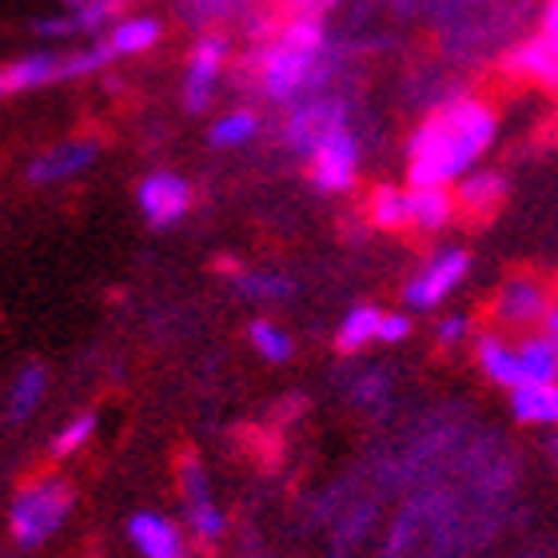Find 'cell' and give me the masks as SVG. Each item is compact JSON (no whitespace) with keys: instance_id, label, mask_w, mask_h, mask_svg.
<instances>
[{"instance_id":"5","label":"cell","mask_w":558,"mask_h":558,"mask_svg":"<svg viewBox=\"0 0 558 558\" xmlns=\"http://www.w3.org/2000/svg\"><path fill=\"white\" fill-rule=\"evenodd\" d=\"M307 180L319 196H348L351 187L360 184L363 172V140L351 129V117L339 120L336 129H327L315 140L312 151L303 156Z\"/></svg>"},{"instance_id":"31","label":"cell","mask_w":558,"mask_h":558,"mask_svg":"<svg viewBox=\"0 0 558 558\" xmlns=\"http://www.w3.org/2000/svg\"><path fill=\"white\" fill-rule=\"evenodd\" d=\"M84 0H60V9H81Z\"/></svg>"},{"instance_id":"11","label":"cell","mask_w":558,"mask_h":558,"mask_svg":"<svg viewBox=\"0 0 558 558\" xmlns=\"http://www.w3.org/2000/svg\"><path fill=\"white\" fill-rule=\"evenodd\" d=\"M105 156V140L93 136V132H76V136H64L57 144H48L24 163V184L45 192V187H64L72 180L88 175Z\"/></svg>"},{"instance_id":"4","label":"cell","mask_w":558,"mask_h":558,"mask_svg":"<svg viewBox=\"0 0 558 558\" xmlns=\"http://www.w3.org/2000/svg\"><path fill=\"white\" fill-rule=\"evenodd\" d=\"M76 514V483L64 471H40L12 490L9 535L21 550H45Z\"/></svg>"},{"instance_id":"6","label":"cell","mask_w":558,"mask_h":558,"mask_svg":"<svg viewBox=\"0 0 558 558\" xmlns=\"http://www.w3.org/2000/svg\"><path fill=\"white\" fill-rule=\"evenodd\" d=\"M228 60H232V36L223 28H199L184 57V76H180V105L187 117H208L211 112Z\"/></svg>"},{"instance_id":"22","label":"cell","mask_w":558,"mask_h":558,"mask_svg":"<svg viewBox=\"0 0 558 558\" xmlns=\"http://www.w3.org/2000/svg\"><path fill=\"white\" fill-rule=\"evenodd\" d=\"M244 339L268 367H283V363L295 360V336L271 315H252L244 327Z\"/></svg>"},{"instance_id":"18","label":"cell","mask_w":558,"mask_h":558,"mask_svg":"<svg viewBox=\"0 0 558 558\" xmlns=\"http://www.w3.org/2000/svg\"><path fill=\"white\" fill-rule=\"evenodd\" d=\"M451 192L454 204H459V216H490L507 199V175L478 163L475 172H466Z\"/></svg>"},{"instance_id":"1","label":"cell","mask_w":558,"mask_h":558,"mask_svg":"<svg viewBox=\"0 0 558 558\" xmlns=\"http://www.w3.org/2000/svg\"><path fill=\"white\" fill-rule=\"evenodd\" d=\"M499 140V108L487 96L454 93L418 120L408 140V184L454 187Z\"/></svg>"},{"instance_id":"28","label":"cell","mask_w":558,"mask_h":558,"mask_svg":"<svg viewBox=\"0 0 558 558\" xmlns=\"http://www.w3.org/2000/svg\"><path fill=\"white\" fill-rule=\"evenodd\" d=\"M28 33H33L36 40H45V45H57V40H81V33H76V21H72L69 9L33 16V21H28Z\"/></svg>"},{"instance_id":"7","label":"cell","mask_w":558,"mask_h":558,"mask_svg":"<svg viewBox=\"0 0 558 558\" xmlns=\"http://www.w3.org/2000/svg\"><path fill=\"white\" fill-rule=\"evenodd\" d=\"M175 490H180V511H184L187 535L196 538V547H220L228 535V514L220 507L211 471L199 454H184L175 466Z\"/></svg>"},{"instance_id":"9","label":"cell","mask_w":558,"mask_h":558,"mask_svg":"<svg viewBox=\"0 0 558 558\" xmlns=\"http://www.w3.org/2000/svg\"><path fill=\"white\" fill-rule=\"evenodd\" d=\"M558 291L550 288L543 276H511L502 279L499 291L487 303V319L499 331L523 336V331H538L547 324V312L555 307Z\"/></svg>"},{"instance_id":"26","label":"cell","mask_w":558,"mask_h":558,"mask_svg":"<svg viewBox=\"0 0 558 558\" xmlns=\"http://www.w3.org/2000/svg\"><path fill=\"white\" fill-rule=\"evenodd\" d=\"M129 9V0H84L81 9H69L72 21H76V33L81 40H96V36L108 33V24L120 21Z\"/></svg>"},{"instance_id":"32","label":"cell","mask_w":558,"mask_h":558,"mask_svg":"<svg viewBox=\"0 0 558 558\" xmlns=\"http://www.w3.org/2000/svg\"><path fill=\"white\" fill-rule=\"evenodd\" d=\"M555 93H558V84H555Z\"/></svg>"},{"instance_id":"25","label":"cell","mask_w":558,"mask_h":558,"mask_svg":"<svg viewBox=\"0 0 558 558\" xmlns=\"http://www.w3.org/2000/svg\"><path fill=\"white\" fill-rule=\"evenodd\" d=\"M367 220L379 232H408V187L375 184L367 196Z\"/></svg>"},{"instance_id":"29","label":"cell","mask_w":558,"mask_h":558,"mask_svg":"<svg viewBox=\"0 0 558 558\" xmlns=\"http://www.w3.org/2000/svg\"><path fill=\"white\" fill-rule=\"evenodd\" d=\"M411 336H415V319H411L408 307H403V312H391V307H387L384 324H379V348H403Z\"/></svg>"},{"instance_id":"23","label":"cell","mask_w":558,"mask_h":558,"mask_svg":"<svg viewBox=\"0 0 558 558\" xmlns=\"http://www.w3.org/2000/svg\"><path fill=\"white\" fill-rule=\"evenodd\" d=\"M511 411L519 423H531V427H558V379L511 387Z\"/></svg>"},{"instance_id":"21","label":"cell","mask_w":558,"mask_h":558,"mask_svg":"<svg viewBox=\"0 0 558 558\" xmlns=\"http://www.w3.org/2000/svg\"><path fill=\"white\" fill-rule=\"evenodd\" d=\"M519 348V375L523 384H555L558 379V339L547 336L543 327L538 331H523L514 336Z\"/></svg>"},{"instance_id":"8","label":"cell","mask_w":558,"mask_h":558,"mask_svg":"<svg viewBox=\"0 0 558 558\" xmlns=\"http://www.w3.org/2000/svg\"><path fill=\"white\" fill-rule=\"evenodd\" d=\"M466 276H471V252L459 244H442L439 252H430V256L408 276V283H403V307H408L411 315L439 312L442 303L463 288Z\"/></svg>"},{"instance_id":"30","label":"cell","mask_w":558,"mask_h":558,"mask_svg":"<svg viewBox=\"0 0 558 558\" xmlns=\"http://www.w3.org/2000/svg\"><path fill=\"white\" fill-rule=\"evenodd\" d=\"M543 40L555 48V57H558V0H547V12H543Z\"/></svg>"},{"instance_id":"19","label":"cell","mask_w":558,"mask_h":558,"mask_svg":"<svg viewBox=\"0 0 558 558\" xmlns=\"http://www.w3.org/2000/svg\"><path fill=\"white\" fill-rule=\"evenodd\" d=\"M384 312L387 307H379V303H351L348 312H343V319L336 324V336H331L339 355H360L367 348H379Z\"/></svg>"},{"instance_id":"12","label":"cell","mask_w":558,"mask_h":558,"mask_svg":"<svg viewBox=\"0 0 558 558\" xmlns=\"http://www.w3.org/2000/svg\"><path fill=\"white\" fill-rule=\"evenodd\" d=\"M124 538L136 550V558H192L196 538L187 535L184 523H175L172 514L140 507L124 519Z\"/></svg>"},{"instance_id":"2","label":"cell","mask_w":558,"mask_h":558,"mask_svg":"<svg viewBox=\"0 0 558 558\" xmlns=\"http://www.w3.org/2000/svg\"><path fill=\"white\" fill-rule=\"evenodd\" d=\"M336 76V48L324 12L291 9L252 52V84L264 105L291 108L327 93Z\"/></svg>"},{"instance_id":"20","label":"cell","mask_w":558,"mask_h":558,"mask_svg":"<svg viewBox=\"0 0 558 558\" xmlns=\"http://www.w3.org/2000/svg\"><path fill=\"white\" fill-rule=\"evenodd\" d=\"M228 288L244 303H256V307H276V303L295 295L291 276L276 268H232L228 271Z\"/></svg>"},{"instance_id":"27","label":"cell","mask_w":558,"mask_h":558,"mask_svg":"<svg viewBox=\"0 0 558 558\" xmlns=\"http://www.w3.org/2000/svg\"><path fill=\"white\" fill-rule=\"evenodd\" d=\"M435 343H439L442 351H454V348H463V343H475L478 336V324L471 319L466 312H447L435 319Z\"/></svg>"},{"instance_id":"10","label":"cell","mask_w":558,"mask_h":558,"mask_svg":"<svg viewBox=\"0 0 558 558\" xmlns=\"http://www.w3.org/2000/svg\"><path fill=\"white\" fill-rule=\"evenodd\" d=\"M136 211L151 232H172L196 208V184L175 168H151L136 180Z\"/></svg>"},{"instance_id":"13","label":"cell","mask_w":558,"mask_h":558,"mask_svg":"<svg viewBox=\"0 0 558 558\" xmlns=\"http://www.w3.org/2000/svg\"><path fill=\"white\" fill-rule=\"evenodd\" d=\"M48 391H52V372L40 360H24L12 372L9 387H4V408H0L4 423L9 427H28L40 415V408H45Z\"/></svg>"},{"instance_id":"14","label":"cell","mask_w":558,"mask_h":558,"mask_svg":"<svg viewBox=\"0 0 558 558\" xmlns=\"http://www.w3.org/2000/svg\"><path fill=\"white\" fill-rule=\"evenodd\" d=\"M163 33H168V24H163V16H156V12H124V16L108 24V33L96 36V40H105L112 60H136V57L156 52V48L163 45Z\"/></svg>"},{"instance_id":"3","label":"cell","mask_w":558,"mask_h":558,"mask_svg":"<svg viewBox=\"0 0 558 558\" xmlns=\"http://www.w3.org/2000/svg\"><path fill=\"white\" fill-rule=\"evenodd\" d=\"M108 64H117V60L105 48V40H88V45H72V48H57V45L33 48V52H21V57L0 64V100L45 93V88H57V84L93 81Z\"/></svg>"},{"instance_id":"24","label":"cell","mask_w":558,"mask_h":558,"mask_svg":"<svg viewBox=\"0 0 558 558\" xmlns=\"http://www.w3.org/2000/svg\"><path fill=\"white\" fill-rule=\"evenodd\" d=\"M100 435V415L96 411H72L57 430H52V442H48V454L64 463V459H76L81 451H88Z\"/></svg>"},{"instance_id":"17","label":"cell","mask_w":558,"mask_h":558,"mask_svg":"<svg viewBox=\"0 0 558 558\" xmlns=\"http://www.w3.org/2000/svg\"><path fill=\"white\" fill-rule=\"evenodd\" d=\"M264 132V117H259V108L252 105H235V108H223L216 117L208 120V148L216 151H240V148H252Z\"/></svg>"},{"instance_id":"16","label":"cell","mask_w":558,"mask_h":558,"mask_svg":"<svg viewBox=\"0 0 558 558\" xmlns=\"http://www.w3.org/2000/svg\"><path fill=\"white\" fill-rule=\"evenodd\" d=\"M471 348H475L478 372L487 375L495 387H507V391H511V387L523 384V375H519V348H514L511 331L487 327V331H478Z\"/></svg>"},{"instance_id":"15","label":"cell","mask_w":558,"mask_h":558,"mask_svg":"<svg viewBox=\"0 0 558 558\" xmlns=\"http://www.w3.org/2000/svg\"><path fill=\"white\" fill-rule=\"evenodd\" d=\"M454 216H459V204L451 187L408 184V232L439 235L451 228Z\"/></svg>"}]
</instances>
